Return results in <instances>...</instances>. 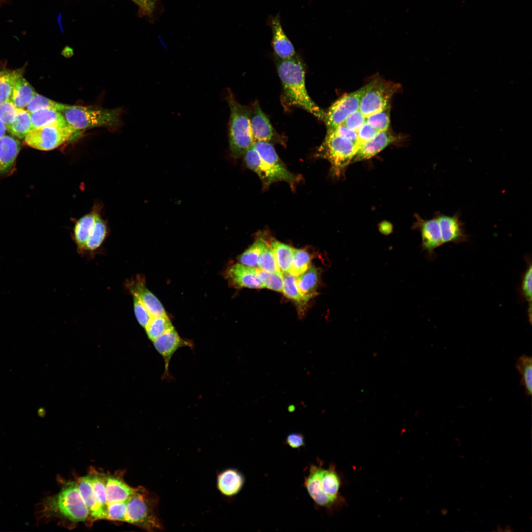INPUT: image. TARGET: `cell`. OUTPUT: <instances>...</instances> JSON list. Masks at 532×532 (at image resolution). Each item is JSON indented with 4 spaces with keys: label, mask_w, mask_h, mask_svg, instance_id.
I'll return each instance as SVG.
<instances>
[{
    "label": "cell",
    "mask_w": 532,
    "mask_h": 532,
    "mask_svg": "<svg viewBox=\"0 0 532 532\" xmlns=\"http://www.w3.org/2000/svg\"><path fill=\"white\" fill-rule=\"evenodd\" d=\"M282 82L284 96L290 105L308 111L320 120H324L325 112L309 96L306 89L305 70L300 60L296 55L287 60H280L277 66Z\"/></svg>",
    "instance_id": "cell-1"
},
{
    "label": "cell",
    "mask_w": 532,
    "mask_h": 532,
    "mask_svg": "<svg viewBox=\"0 0 532 532\" xmlns=\"http://www.w3.org/2000/svg\"><path fill=\"white\" fill-rule=\"evenodd\" d=\"M312 464L303 485L316 507L331 509L339 499L340 479L334 466L328 469Z\"/></svg>",
    "instance_id": "cell-2"
},
{
    "label": "cell",
    "mask_w": 532,
    "mask_h": 532,
    "mask_svg": "<svg viewBox=\"0 0 532 532\" xmlns=\"http://www.w3.org/2000/svg\"><path fill=\"white\" fill-rule=\"evenodd\" d=\"M45 512L73 524L93 520L78 490L76 483L68 481L60 491L47 498L44 502Z\"/></svg>",
    "instance_id": "cell-3"
},
{
    "label": "cell",
    "mask_w": 532,
    "mask_h": 532,
    "mask_svg": "<svg viewBox=\"0 0 532 532\" xmlns=\"http://www.w3.org/2000/svg\"><path fill=\"white\" fill-rule=\"evenodd\" d=\"M126 502L125 522L151 532L164 529L158 512L159 498L155 494L139 486Z\"/></svg>",
    "instance_id": "cell-4"
},
{
    "label": "cell",
    "mask_w": 532,
    "mask_h": 532,
    "mask_svg": "<svg viewBox=\"0 0 532 532\" xmlns=\"http://www.w3.org/2000/svg\"><path fill=\"white\" fill-rule=\"evenodd\" d=\"M226 100L230 110V149L233 157L238 158L254 143L250 127V109L240 104L230 91H228Z\"/></svg>",
    "instance_id": "cell-5"
},
{
    "label": "cell",
    "mask_w": 532,
    "mask_h": 532,
    "mask_svg": "<svg viewBox=\"0 0 532 532\" xmlns=\"http://www.w3.org/2000/svg\"><path fill=\"white\" fill-rule=\"evenodd\" d=\"M67 124L76 130L96 127H114L120 122L118 109L70 105L62 112Z\"/></svg>",
    "instance_id": "cell-6"
},
{
    "label": "cell",
    "mask_w": 532,
    "mask_h": 532,
    "mask_svg": "<svg viewBox=\"0 0 532 532\" xmlns=\"http://www.w3.org/2000/svg\"><path fill=\"white\" fill-rule=\"evenodd\" d=\"M357 150V146L350 140L327 131L317 155L328 160L332 170L337 174L352 161Z\"/></svg>",
    "instance_id": "cell-7"
},
{
    "label": "cell",
    "mask_w": 532,
    "mask_h": 532,
    "mask_svg": "<svg viewBox=\"0 0 532 532\" xmlns=\"http://www.w3.org/2000/svg\"><path fill=\"white\" fill-rule=\"evenodd\" d=\"M76 131L68 124H51L32 129L24 139L25 143L31 147L49 151L66 142Z\"/></svg>",
    "instance_id": "cell-8"
},
{
    "label": "cell",
    "mask_w": 532,
    "mask_h": 532,
    "mask_svg": "<svg viewBox=\"0 0 532 532\" xmlns=\"http://www.w3.org/2000/svg\"><path fill=\"white\" fill-rule=\"evenodd\" d=\"M372 83L373 81L357 91L342 96L330 106L325 113L324 120L327 131L342 124L347 117L359 109L363 96Z\"/></svg>",
    "instance_id": "cell-9"
},
{
    "label": "cell",
    "mask_w": 532,
    "mask_h": 532,
    "mask_svg": "<svg viewBox=\"0 0 532 532\" xmlns=\"http://www.w3.org/2000/svg\"><path fill=\"white\" fill-rule=\"evenodd\" d=\"M399 86L394 83L386 82L381 79L373 80L370 88L363 96L359 111L366 117L380 111L390 105V100Z\"/></svg>",
    "instance_id": "cell-10"
},
{
    "label": "cell",
    "mask_w": 532,
    "mask_h": 532,
    "mask_svg": "<svg viewBox=\"0 0 532 532\" xmlns=\"http://www.w3.org/2000/svg\"><path fill=\"white\" fill-rule=\"evenodd\" d=\"M266 165L275 174L278 181L292 184L297 177L289 171L281 161L272 145L267 141H255L253 144Z\"/></svg>",
    "instance_id": "cell-11"
},
{
    "label": "cell",
    "mask_w": 532,
    "mask_h": 532,
    "mask_svg": "<svg viewBox=\"0 0 532 532\" xmlns=\"http://www.w3.org/2000/svg\"><path fill=\"white\" fill-rule=\"evenodd\" d=\"M126 286L133 296L139 299L152 317L166 315L162 303L146 287L145 280L141 276L128 280Z\"/></svg>",
    "instance_id": "cell-12"
},
{
    "label": "cell",
    "mask_w": 532,
    "mask_h": 532,
    "mask_svg": "<svg viewBox=\"0 0 532 532\" xmlns=\"http://www.w3.org/2000/svg\"><path fill=\"white\" fill-rule=\"evenodd\" d=\"M435 217L439 224L443 244L451 242L458 244L468 240V235L465 232L458 213L449 216L438 212Z\"/></svg>",
    "instance_id": "cell-13"
},
{
    "label": "cell",
    "mask_w": 532,
    "mask_h": 532,
    "mask_svg": "<svg viewBox=\"0 0 532 532\" xmlns=\"http://www.w3.org/2000/svg\"><path fill=\"white\" fill-rule=\"evenodd\" d=\"M268 26L272 32V46L276 55L280 60H287L295 56L294 47L285 33L278 13L276 16H269Z\"/></svg>",
    "instance_id": "cell-14"
},
{
    "label": "cell",
    "mask_w": 532,
    "mask_h": 532,
    "mask_svg": "<svg viewBox=\"0 0 532 532\" xmlns=\"http://www.w3.org/2000/svg\"><path fill=\"white\" fill-rule=\"evenodd\" d=\"M226 276L229 283L237 288H265L257 275L256 269L253 267L236 264L227 269Z\"/></svg>",
    "instance_id": "cell-15"
},
{
    "label": "cell",
    "mask_w": 532,
    "mask_h": 532,
    "mask_svg": "<svg viewBox=\"0 0 532 532\" xmlns=\"http://www.w3.org/2000/svg\"><path fill=\"white\" fill-rule=\"evenodd\" d=\"M154 346L165 361V372L168 375L170 359L180 347L190 346V343L181 338L173 326L153 341Z\"/></svg>",
    "instance_id": "cell-16"
},
{
    "label": "cell",
    "mask_w": 532,
    "mask_h": 532,
    "mask_svg": "<svg viewBox=\"0 0 532 532\" xmlns=\"http://www.w3.org/2000/svg\"><path fill=\"white\" fill-rule=\"evenodd\" d=\"M250 122L251 133L255 141H270L274 135V131L270 121L257 102L250 107Z\"/></svg>",
    "instance_id": "cell-17"
},
{
    "label": "cell",
    "mask_w": 532,
    "mask_h": 532,
    "mask_svg": "<svg viewBox=\"0 0 532 532\" xmlns=\"http://www.w3.org/2000/svg\"><path fill=\"white\" fill-rule=\"evenodd\" d=\"M21 148L17 138L5 135L0 138V177L11 173Z\"/></svg>",
    "instance_id": "cell-18"
},
{
    "label": "cell",
    "mask_w": 532,
    "mask_h": 532,
    "mask_svg": "<svg viewBox=\"0 0 532 532\" xmlns=\"http://www.w3.org/2000/svg\"><path fill=\"white\" fill-rule=\"evenodd\" d=\"M418 226L423 250L430 257L433 256L434 250L443 244L438 221L435 217L430 220L420 219Z\"/></svg>",
    "instance_id": "cell-19"
},
{
    "label": "cell",
    "mask_w": 532,
    "mask_h": 532,
    "mask_svg": "<svg viewBox=\"0 0 532 532\" xmlns=\"http://www.w3.org/2000/svg\"><path fill=\"white\" fill-rule=\"evenodd\" d=\"M396 138L395 136L388 130L379 132L357 150L351 162L360 161L375 156L395 141Z\"/></svg>",
    "instance_id": "cell-20"
},
{
    "label": "cell",
    "mask_w": 532,
    "mask_h": 532,
    "mask_svg": "<svg viewBox=\"0 0 532 532\" xmlns=\"http://www.w3.org/2000/svg\"><path fill=\"white\" fill-rule=\"evenodd\" d=\"M76 483L78 490L93 520L106 519V514L98 501L88 475L79 477Z\"/></svg>",
    "instance_id": "cell-21"
},
{
    "label": "cell",
    "mask_w": 532,
    "mask_h": 532,
    "mask_svg": "<svg viewBox=\"0 0 532 532\" xmlns=\"http://www.w3.org/2000/svg\"><path fill=\"white\" fill-rule=\"evenodd\" d=\"M105 490L108 504L127 501L134 493L135 488L128 485L118 475H106Z\"/></svg>",
    "instance_id": "cell-22"
},
{
    "label": "cell",
    "mask_w": 532,
    "mask_h": 532,
    "mask_svg": "<svg viewBox=\"0 0 532 532\" xmlns=\"http://www.w3.org/2000/svg\"><path fill=\"white\" fill-rule=\"evenodd\" d=\"M243 156L247 166L258 175L265 187L278 181L275 174L262 160L253 145L244 152Z\"/></svg>",
    "instance_id": "cell-23"
},
{
    "label": "cell",
    "mask_w": 532,
    "mask_h": 532,
    "mask_svg": "<svg viewBox=\"0 0 532 532\" xmlns=\"http://www.w3.org/2000/svg\"><path fill=\"white\" fill-rule=\"evenodd\" d=\"M245 481L244 475L237 469L229 468L218 476L217 487L224 496L233 497L240 492Z\"/></svg>",
    "instance_id": "cell-24"
},
{
    "label": "cell",
    "mask_w": 532,
    "mask_h": 532,
    "mask_svg": "<svg viewBox=\"0 0 532 532\" xmlns=\"http://www.w3.org/2000/svg\"><path fill=\"white\" fill-rule=\"evenodd\" d=\"M321 271L314 266L297 276V286L302 296L309 301L317 296V289L320 283Z\"/></svg>",
    "instance_id": "cell-25"
},
{
    "label": "cell",
    "mask_w": 532,
    "mask_h": 532,
    "mask_svg": "<svg viewBox=\"0 0 532 532\" xmlns=\"http://www.w3.org/2000/svg\"><path fill=\"white\" fill-rule=\"evenodd\" d=\"M98 215L95 212L87 214L80 218L75 225L73 236L79 253L91 234Z\"/></svg>",
    "instance_id": "cell-26"
},
{
    "label": "cell",
    "mask_w": 532,
    "mask_h": 532,
    "mask_svg": "<svg viewBox=\"0 0 532 532\" xmlns=\"http://www.w3.org/2000/svg\"><path fill=\"white\" fill-rule=\"evenodd\" d=\"M24 72L25 67L15 69L0 68V103L10 99L16 82L23 76Z\"/></svg>",
    "instance_id": "cell-27"
},
{
    "label": "cell",
    "mask_w": 532,
    "mask_h": 532,
    "mask_svg": "<svg viewBox=\"0 0 532 532\" xmlns=\"http://www.w3.org/2000/svg\"><path fill=\"white\" fill-rule=\"evenodd\" d=\"M36 93L31 84L23 76L16 82L10 100L17 108L24 109Z\"/></svg>",
    "instance_id": "cell-28"
},
{
    "label": "cell",
    "mask_w": 532,
    "mask_h": 532,
    "mask_svg": "<svg viewBox=\"0 0 532 532\" xmlns=\"http://www.w3.org/2000/svg\"><path fill=\"white\" fill-rule=\"evenodd\" d=\"M270 245L281 273H289L292 266L294 248L276 240H271Z\"/></svg>",
    "instance_id": "cell-29"
},
{
    "label": "cell",
    "mask_w": 532,
    "mask_h": 532,
    "mask_svg": "<svg viewBox=\"0 0 532 532\" xmlns=\"http://www.w3.org/2000/svg\"><path fill=\"white\" fill-rule=\"evenodd\" d=\"M283 283L282 292L284 295L296 303L300 314L303 313L308 300L300 292L295 276L289 273L283 274Z\"/></svg>",
    "instance_id": "cell-30"
},
{
    "label": "cell",
    "mask_w": 532,
    "mask_h": 532,
    "mask_svg": "<svg viewBox=\"0 0 532 532\" xmlns=\"http://www.w3.org/2000/svg\"><path fill=\"white\" fill-rule=\"evenodd\" d=\"M107 233L105 223L98 215L93 230L80 253L92 254L102 245Z\"/></svg>",
    "instance_id": "cell-31"
},
{
    "label": "cell",
    "mask_w": 532,
    "mask_h": 532,
    "mask_svg": "<svg viewBox=\"0 0 532 532\" xmlns=\"http://www.w3.org/2000/svg\"><path fill=\"white\" fill-rule=\"evenodd\" d=\"M33 129L30 112L25 109L17 108L14 121L7 127V131L14 136L24 139Z\"/></svg>",
    "instance_id": "cell-32"
},
{
    "label": "cell",
    "mask_w": 532,
    "mask_h": 532,
    "mask_svg": "<svg viewBox=\"0 0 532 532\" xmlns=\"http://www.w3.org/2000/svg\"><path fill=\"white\" fill-rule=\"evenodd\" d=\"M33 129L51 124H68L62 112L53 109H42L30 113Z\"/></svg>",
    "instance_id": "cell-33"
},
{
    "label": "cell",
    "mask_w": 532,
    "mask_h": 532,
    "mask_svg": "<svg viewBox=\"0 0 532 532\" xmlns=\"http://www.w3.org/2000/svg\"><path fill=\"white\" fill-rule=\"evenodd\" d=\"M516 368L521 375L520 384L525 388L527 396L532 394V359L527 355H523L516 360Z\"/></svg>",
    "instance_id": "cell-34"
},
{
    "label": "cell",
    "mask_w": 532,
    "mask_h": 532,
    "mask_svg": "<svg viewBox=\"0 0 532 532\" xmlns=\"http://www.w3.org/2000/svg\"><path fill=\"white\" fill-rule=\"evenodd\" d=\"M96 497L106 514L107 503L105 490L106 474L91 469L88 474Z\"/></svg>",
    "instance_id": "cell-35"
},
{
    "label": "cell",
    "mask_w": 532,
    "mask_h": 532,
    "mask_svg": "<svg viewBox=\"0 0 532 532\" xmlns=\"http://www.w3.org/2000/svg\"><path fill=\"white\" fill-rule=\"evenodd\" d=\"M172 327L166 315L152 317L145 328L149 338L153 341Z\"/></svg>",
    "instance_id": "cell-36"
},
{
    "label": "cell",
    "mask_w": 532,
    "mask_h": 532,
    "mask_svg": "<svg viewBox=\"0 0 532 532\" xmlns=\"http://www.w3.org/2000/svg\"><path fill=\"white\" fill-rule=\"evenodd\" d=\"M311 255L304 249H294L293 258L289 273L298 276L311 266Z\"/></svg>",
    "instance_id": "cell-37"
},
{
    "label": "cell",
    "mask_w": 532,
    "mask_h": 532,
    "mask_svg": "<svg viewBox=\"0 0 532 532\" xmlns=\"http://www.w3.org/2000/svg\"><path fill=\"white\" fill-rule=\"evenodd\" d=\"M67 105L68 104L59 103L36 93L26 109L30 113L42 109H53L62 112Z\"/></svg>",
    "instance_id": "cell-38"
},
{
    "label": "cell",
    "mask_w": 532,
    "mask_h": 532,
    "mask_svg": "<svg viewBox=\"0 0 532 532\" xmlns=\"http://www.w3.org/2000/svg\"><path fill=\"white\" fill-rule=\"evenodd\" d=\"M258 266L262 270L283 276L277 265L273 251L267 242L259 257Z\"/></svg>",
    "instance_id": "cell-39"
},
{
    "label": "cell",
    "mask_w": 532,
    "mask_h": 532,
    "mask_svg": "<svg viewBox=\"0 0 532 532\" xmlns=\"http://www.w3.org/2000/svg\"><path fill=\"white\" fill-rule=\"evenodd\" d=\"M266 241L262 238H259L238 258V261L243 265L255 267L258 265L259 257L265 246Z\"/></svg>",
    "instance_id": "cell-40"
},
{
    "label": "cell",
    "mask_w": 532,
    "mask_h": 532,
    "mask_svg": "<svg viewBox=\"0 0 532 532\" xmlns=\"http://www.w3.org/2000/svg\"><path fill=\"white\" fill-rule=\"evenodd\" d=\"M390 105L384 109L366 117V122L378 132L388 130L390 126Z\"/></svg>",
    "instance_id": "cell-41"
},
{
    "label": "cell",
    "mask_w": 532,
    "mask_h": 532,
    "mask_svg": "<svg viewBox=\"0 0 532 532\" xmlns=\"http://www.w3.org/2000/svg\"><path fill=\"white\" fill-rule=\"evenodd\" d=\"M257 275L265 288L281 292L283 290V276L270 273L260 268H256Z\"/></svg>",
    "instance_id": "cell-42"
},
{
    "label": "cell",
    "mask_w": 532,
    "mask_h": 532,
    "mask_svg": "<svg viewBox=\"0 0 532 532\" xmlns=\"http://www.w3.org/2000/svg\"><path fill=\"white\" fill-rule=\"evenodd\" d=\"M127 511L126 501L108 503L107 504L106 519L125 521Z\"/></svg>",
    "instance_id": "cell-43"
},
{
    "label": "cell",
    "mask_w": 532,
    "mask_h": 532,
    "mask_svg": "<svg viewBox=\"0 0 532 532\" xmlns=\"http://www.w3.org/2000/svg\"><path fill=\"white\" fill-rule=\"evenodd\" d=\"M532 265L530 263L523 276L521 290L525 299L528 302V315L530 323H531V303H532Z\"/></svg>",
    "instance_id": "cell-44"
},
{
    "label": "cell",
    "mask_w": 532,
    "mask_h": 532,
    "mask_svg": "<svg viewBox=\"0 0 532 532\" xmlns=\"http://www.w3.org/2000/svg\"><path fill=\"white\" fill-rule=\"evenodd\" d=\"M17 108L10 100L0 103V120L8 127L14 120Z\"/></svg>",
    "instance_id": "cell-45"
},
{
    "label": "cell",
    "mask_w": 532,
    "mask_h": 532,
    "mask_svg": "<svg viewBox=\"0 0 532 532\" xmlns=\"http://www.w3.org/2000/svg\"><path fill=\"white\" fill-rule=\"evenodd\" d=\"M133 297L135 317L139 324L145 328L152 316L139 299L135 296Z\"/></svg>",
    "instance_id": "cell-46"
},
{
    "label": "cell",
    "mask_w": 532,
    "mask_h": 532,
    "mask_svg": "<svg viewBox=\"0 0 532 532\" xmlns=\"http://www.w3.org/2000/svg\"><path fill=\"white\" fill-rule=\"evenodd\" d=\"M379 132L366 122L357 131L358 150L366 142L373 137Z\"/></svg>",
    "instance_id": "cell-47"
},
{
    "label": "cell",
    "mask_w": 532,
    "mask_h": 532,
    "mask_svg": "<svg viewBox=\"0 0 532 532\" xmlns=\"http://www.w3.org/2000/svg\"><path fill=\"white\" fill-rule=\"evenodd\" d=\"M366 117L358 110L347 117L342 124L357 132L366 123Z\"/></svg>",
    "instance_id": "cell-48"
},
{
    "label": "cell",
    "mask_w": 532,
    "mask_h": 532,
    "mask_svg": "<svg viewBox=\"0 0 532 532\" xmlns=\"http://www.w3.org/2000/svg\"><path fill=\"white\" fill-rule=\"evenodd\" d=\"M327 131L332 132L338 135L347 138L352 141L356 146L357 145L358 138L357 132L347 128L342 124L332 129L328 130Z\"/></svg>",
    "instance_id": "cell-49"
},
{
    "label": "cell",
    "mask_w": 532,
    "mask_h": 532,
    "mask_svg": "<svg viewBox=\"0 0 532 532\" xmlns=\"http://www.w3.org/2000/svg\"><path fill=\"white\" fill-rule=\"evenodd\" d=\"M138 7L139 11L143 16H151L154 11L159 0H131Z\"/></svg>",
    "instance_id": "cell-50"
},
{
    "label": "cell",
    "mask_w": 532,
    "mask_h": 532,
    "mask_svg": "<svg viewBox=\"0 0 532 532\" xmlns=\"http://www.w3.org/2000/svg\"><path fill=\"white\" fill-rule=\"evenodd\" d=\"M285 442L291 448L299 449L305 445L304 436L299 432H292L286 436Z\"/></svg>",
    "instance_id": "cell-51"
},
{
    "label": "cell",
    "mask_w": 532,
    "mask_h": 532,
    "mask_svg": "<svg viewBox=\"0 0 532 532\" xmlns=\"http://www.w3.org/2000/svg\"><path fill=\"white\" fill-rule=\"evenodd\" d=\"M380 232L384 234H388L392 232V228L390 224L383 223L380 226Z\"/></svg>",
    "instance_id": "cell-52"
},
{
    "label": "cell",
    "mask_w": 532,
    "mask_h": 532,
    "mask_svg": "<svg viewBox=\"0 0 532 532\" xmlns=\"http://www.w3.org/2000/svg\"><path fill=\"white\" fill-rule=\"evenodd\" d=\"M7 128L5 125L0 120V138L5 135Z\"/></svg>",
    "instance_id": "cell-53"
},
{
    "label": "cell",
    "mask_w": 532,
    "mask_h": 532,
    "mask_svg": "<svg viewBox=\"0 0 532 532\" xmlns=\"http://www.w3.org/2000/svg\"><path fill=\"white\" fill-rule=\"evenodd\" d=\"M1 0H0V2L1 1Z\"/></svg>",
    "instance_id": "cell-54"
}]
</instances>
